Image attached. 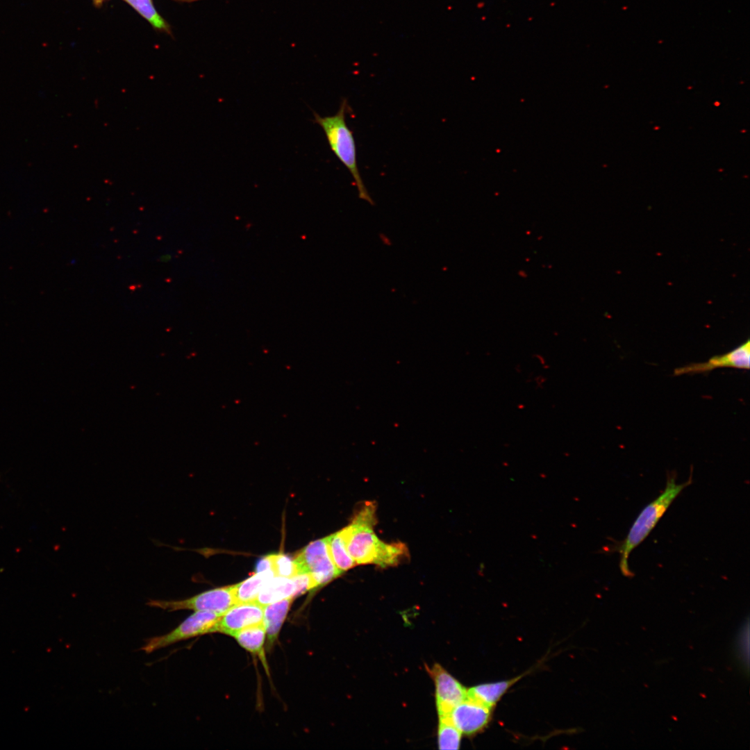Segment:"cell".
<instances>
[{
  "instance_id": "cell-1",
  "label": "cell",
  "mask_w": 750,
  "mask_h": 750,
  "mask_svg": "<svg viewBox=\"0 0 750 750\" xmlns=\"http://www.w3.org/2000/svg\"><path fill=\"white\" fill-rule=\"evenodd\" d=\"M377 522L375 502L358 506L350 523L340 530L347 550L357 565L397 566L409 558L408 549L401 542L386 543L379 539L374 531Z\"/></svg>"
},
{
  "instance_id": "cell-2",
  "label": "cell",
  "mask_w": 750,
  "mask_h": 750,
  "mask_svg": "<svg viewBox=\"0 0 750 750\" xmlns=\"http://www.w3.org/2000/svg\"><path fill=\"white\" fill-rule=\"evenodd\" d=\"M692 471L689 479L682 483H676V476L667 475L664 490L660 495L644 508L639 514L617 551L620 554L619 568L624 576L631 577L633 573L628 567V558L631 551L646 539L671 503L681 491L692 483Z\"/></svg>"
},
{
  "instance_id": "cell-3",
  "label": "cell",
  "mask_w": 750,
  "mask_h": 750,
  "mask_svg": "<svg viewBox=\"0 0 750 750\" xmlns=\"http://www.w3.org/2000/svg\"><path fill=\"white\" fill-rule=\"evenodd\" d=\"M348 108L347 100L344 99L334 115L322 117L314 112L315 122L324 131L332 151L351 173L357 188L359 198L371 205H374L373 199L364 185L358 167L354 137L346 122Z\"/></svg>"
},
{
  "instance_id": "cell-4",
  "label": "cell",
  "mask_w": 750,
  "mask_h": 750,
  "mask_svg": "<svg viewBox=\"0 0 750 750\" xmlns=\"http://www.w3.org/2000/svg\"><path fill=\"white\" fill-rule=\"evenodd\" d=\"M294 560L297 574H309L310 590L324 586L341 575L331 558L326 538L308 544Z\"/></svg>"
},
{
  "instance_id": "cell-5",
  "label": "cell",
  "mask_w": 750,
  "mask_h": 750,
  "mask_svg": "<svg viewBox=\"0 0 750 750\" xmlns=\"http://www.w3.org/2000/svg\"><path fill=\"white\" fill-rule=\"evenodd\" d=\"M221 615L209 611H195L170 632L146 640L141 649L150 653L183 640L214 633Z\"/></svg>"
},
{
  "instance_id": "cell-6",
  "label": "cell",
  "mask_w": 750,
  "mask_h": 750,
  "mask_svg": "<svg viewBox=\"0 0 750 750\" xmlns=\"http://www.w3.org/2000/svg\"><path fill=\"white\" fill-rule=\"evenodd\" d=\"M236 603L233 585L215 588L180 600L150 599L147 605L168 612L181 610L209 611L224 614Z\"/></svg>"
},
{
  "instance_id": "cell-7",
  "label": "cell",
  "mask_w": 750,
  "mask_h": 750,
  "mask_svg": "<svg viewBox=\"0 0 750 750\" xmlns=\"http://www.w3.org/2000/svg\"><path fill=\"white\" fill-rule=\"evenodd\" d=\"M428 672L435 684L438 715H449L456 705L467 697V690L439 664L428 668Z\"/></svg>"
},
{
  "instance_id": "cell-8",
  "label": "cell",
  "mask_w": 750,
  "mask_h": 750,
  "mask_svg": "<svg viewBox=\"0 0 750 750\" xmlns=\"http://www.w3.org/2000/svg\"><path fill=\"white\" fill-rule=\"evenodd\" d=\"M750 366V342L747 340L729 352L716 355L702 362H694L674 370V376L700 374L722 367L749 369Z\"/></svg>"
},
{
  "instance_id": "cell-9",
  "label": "cell",
  "mask_w": 750,
  "mask_h": 750,
  "mask_svg": "<svg viewBox=\"0 0 750 750\" xmlns=\"http://www.w3.org/2000/svg\"><path fill=\"white\" fill-rule=\"evenodd\" d=\"M263 608L256 601L235 603L221 615L215 633L233 636L245 628L263 623Z\"/></svg>"
},
{
  "instance_id": "cell-10",
  "label": "cell",
  "mask_w": 750,
  "mask_h": 750,
  "mask_svg": "<svg viewBox=\"0 0 750 750\" xmlns=\"http://www.w3.org/2000/svg\"><path fill=\"white\" fill-rule=\"evenodd\" d=\"M490 708L467 697L449 714L452 724L462 734L471 735L482 729L488 722Z\"/></svg>"
},
{
  "instance_id": "cell-11",
  "label": "cell",
  "mask_w": 750,
  "mask_h": 750,
  "mask_svg": "<svg viewBox=\"0 0 750 750\" xmlns=\"http://www.w3.org/2000/svg\"><path fill=\"white\" fill-rule=\"evenodd\" d=\"M294 598H286L263 608V623L266 630L267 644L271 649L278 638L280 630L287 617Z\"/></svg>"
},
{
  "instance_id": "cell-12",
  "label": "cell",
  "mask_w": 750,
  "mask_h": 750,
  "mask_svg": "<svg viewBox=\"0 0 750 750\" xmlns=\"http://www.w3.org/2000/svg\"><path fill=\"white\" fill-rule=\"evenodd\" d=\"M296 597V586L291 578L274 576L262 588L256 602L265 606L267 604Z\"/></svg>"
},
{
  "instance_id": "cell-13",
  "label": "cell",
  "mask_w": 750,
  "mask_h": 750,
  "mask_svg": "<svg viewBox=\"0 0 750 750\" xmlns=\"http://www.w3.org/2000/svg\"><path fill=\"white\" fill-rule=\"evenodd\" d=\"M233 637L241 647L258 656L262 661L265 667H266L267 663L264 651L266 630L264 623L245 628L236 633Z\"/></svg>"
},
{
  "instance_id": "cell-14",
  "label": "cell",
  "mask_w": 750,
  "mask_h": 750,
  "mask_svg": "<svg viewBox=\"0 0 750 750\" xmlns=\"http://www.w3.org/2000/svg\"><path fill=\"white\" fill-rule=\"evenodd\" d=\"M274 576L272 570L256 572L246 580L233 585L236 603L256 601L262 588Z\"/></svg>"
},
{
  "instance_id": "cell-15",
  "label": "cell",
  "mask_w": 750,
  "mask_h": 750,
  "mask_svg": "<svg viewBox=\"0 0 750 750\" xmlns=\"http://www.w3.org/2000/svg\"><path fill=\"white\" fill-rule=\"evenodd\" d=\"M518 678L476 685L467 690V697L492 707Z\"/></svg>"
},
{
  "instance_id": "cell-16",
  "label": "cell",
  "mask_w": 750,
  "mask_h": 750,
  "mask_svg": "<svg viewBox=\"0 0 750 750\" xmlns=\"http://www.w3.org/2000/svg\"><path fill=\"white\" fill-rule=\"evenodd\" d=\"M326 540L331 558L341 574L357 566L347 550L341 531L328 535Z\"/></svg>"
},
{
  "instance_id": "cell-17",
  "label": "cell",
  "mask_w": 750,
  "mask_h": 750,
  "mask_svg": "<svg viewBox=\"0 0 750 750\" xmlns=\"http://www.w3.org/2000/svg\"><path fill=\"white\" fill-rule=\"evenodd\" d=\"M461 735L462 733L452 724L448 715L439 717L438 744L440 749H458Z\"/></svg>"
},
{
  "instance_id": "cell-18",
  "label": "cell",
  "mask_w": 750,
  "mask_h": 750,
  "mask_svg": "<svg viewBox=\"0 0 750 750\" xmlns=\"http://www.w3.org/2000/svg\"><path fill=\"white\" fill-rule=\"evenodd\" d=\"M155 28L166 32L169 26L155 8L152 0H124Z\"/></svg>"
},
{
  "instance_id": "cell-19",
  "label": "cell",
  "mask_w": 750,
  "mask_h": 750,
  "mask_svg": "<svg viewBox=\"0 0 750 750\" xmlns=\"http://www.w3.org/2000/svg\"><path fill=\"white\" fill-rule=\"evenodd\" d=\"M272 570L275 576L291 578L297 574L294 560L289 556L283 553L272 554Z\"/></svg>"
},
{
  "instance_id": "cell-20",
  "label": "cell",
  "mask_w": 750,
  "mask_h": 750,
  "mask_svg": "<svg viewBox=\"0 0 750 750\" xmlns=\"http://www.w3.org/2000/svg\"><path fill=\"white\" fill-rule=\"evenodd\" d=\"M273 560L272 554L261 558L256 566V572H260L266 570H272ZM273 571V570H272Z\"/></svg>"
},
{
  "instance_id": "cell-21",
  "label": "cell",
  "mask_w": 750,
  "mask_h": 750,
  "mask_svg": "<svg viewBox=\"0 0 750 750\" xmlns=\"http://www.w3.org/2000/svg\"><path fill=\"white\" fill-rule=\"evenodd\" d=\"M170 259H171V256L169 254L163 255L160 258V260L162 261V262H167V261L170 260Z\"/></svg>"
},
{
  "instance_id": "cell-22",
  "label": "cell",
  "mask_w": 750,
  "mask_h": 750,
  "mask_svg": "<svg viewBox=\"0 0 750 750\" xmlns=\"http://www.w3.org/2000/svg\"><path fill=\"white\" fill-rule=\"evenodd\" d=\"M105 0H93L94 4L96 6H101Z\"/></svg>"
}]
</instances>
